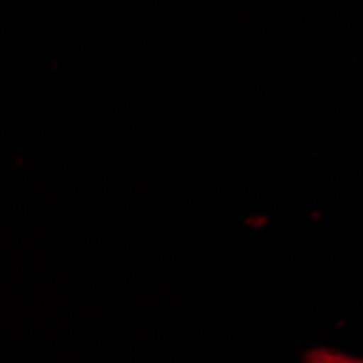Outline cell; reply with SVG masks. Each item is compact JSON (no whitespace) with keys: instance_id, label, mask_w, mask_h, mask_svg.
<instances>
[{"instance_id":"obj_1","label":"cell","mask_w":363,"mask_h":363,"mask_svg":"<svg viewBox=\"0 0 363 363\" xmlns=\"http://www.w3.org/2000/svg\"><path fill=\"white\" fill-rule=\"evenodd\" d=\"M303 363H363V357L346 354L335 348H313L303 354Z\"/></svg>"}]
</instances>
